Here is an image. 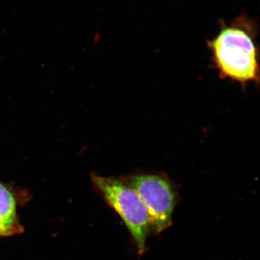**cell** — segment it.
<instances>
[{
	"mask_svg": "<svg viewBox=\"0 0 260 260\" xmlns=\"http://www.w3.org/2000/svg\"><path fill=\"white\" fill-rule=\"evenodd\" d=\"M91 180L95 190L124 222L138 255H143L150 230L148 211L140 197L122 177L93 174Z\"/></svg>",
	"mask_w": 260,
	"mask_h": 260,
	"instance_id": "obj_1",
	"label": "cell"
},
{
	"mask_svg": "<svg viewBox=\"0 0 260 260\" xmlns=\"http://www.w3.org/2000/svg\"><path fill=\"white\" fill-rule=\"evenodd\" d=\"M210 48L220 75L245 85L259 80L257 51L251 36L242 29H223Z\"/></svg>",
	"mask_w": 260,
	"mask_h": 260,
	"instance_id": "obj_2",
	"label": "cell"
},
{
	"mask_svg": "<svg viewBox=\"0 0 260 260\" xmlns=\"http://www.w3.org/2000/svg\"><path fill=\"white\" fill-rule=\"evenodd\" d=\"M140 197L148 211L150 230L160 234L172 225L178 203L177 187L167 174L138 172L122 177Z\"/></svg>",
	"mask_w": 260,
	"mask_h": 260,
	"instance_id": "obj_3",
	"label": "cell"
},
{
	"mask_svg": "<svg viewBox=\"0 0 260 260\" xmlns=\"http://www.w3.org/2000/svg\"><path fill=\"white\" fill-rule=\"evenodd\" d=\"M25 196L19 195L11 186L0 182V234L2 238L13 237L24 232L18 209L25 203Z\"/></svg>",
	"mask_w": 260,
	"mask_h": 260,
	"instance_id": "obj_4",
	"label": "cell"
},
{
	"mask_svg": "<svg viewBox=\"0 0 260 260\" xmlns=\"http://www.w3.org/2000/svg\"><path fill=\"white\" fill-rule=\"evenodd\" d=\"M0 238H2L1 234H0Z\"/></svg>",
	"mask_w": 260,
	"mask_h": 260,
	"instance_id": "obj_5",
	"label": "cell"
}]
</instances>
